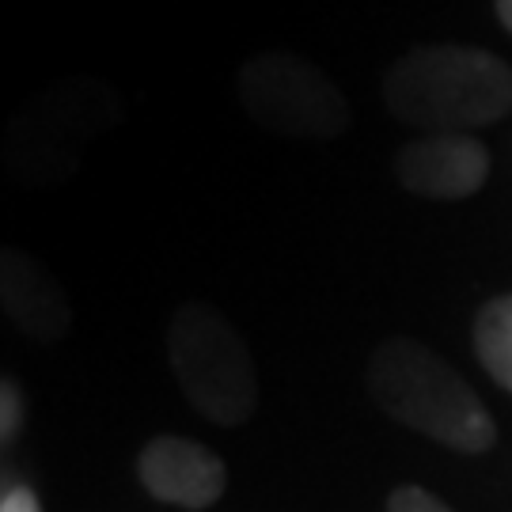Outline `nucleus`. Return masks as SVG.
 Here are the masks:
<instances>
[{"label": "nucleus", "mask_w": 512, "mask_h": 512, "mask_svg": "<svg viewBox=\"0 0 512 512\" xmlns=\"http://www.w3.org/2000/svg\"><path fill=\"white\" fill-rule=\"evenodd\" d=\"M167 365L198 414L239 429L258 410L255 357L239 330L209 304H179L167 323Z\"/></svg>", "instance_id": "3"}, {"label": "nucleus", "mask_w": 512, "mask_h": 512, "mask_svg": "<svg viewBox=\"0 0 512 512\" xmlns=\"http://www.w3.org/2000/svg\"><path fill=\"white\" fill-rule=\"evenodd\" d=\"M137 478L156 501L179 509H209L228 490L224 459L186 437L148 440L137 456Z\"/></svg>", "instance_id": "7"}, {"label": "nucleus", "mask_w": 512, "mask_h": 512, "mask_svg": "<svg viewBox=\"0 0 512 512\" xmlns=\"http://www.w3.org/2000/svg\"><path fill=\"white\" fill-rule=\"evenodd\" d=\"M365 384L384 414L444 448L482 456L497 440L494 414L444 357L414 338H387L368 357Z\"/></svg>", "instance_id": "2"}, {"label": "nucleus", "mask_w": 512, "mask_h": 512, "mask_svg": "<svg viewBox=\"0 0 512 512\" xmlns=\"http://www.w3.org/2000/svg\"><path fill=\"white\" fill-rule=\"evenodd\" d=\"M475 349L497 387L512 395V293L482 304L475 315Z\"/></svg>", "instance_id": "9"}, {"label": "nucleus", "mask_w": 512, "mask_h": 512, "mask_svg": "<svg viewBox=\"0 0 512 512\" xmlns=\"http://www.w3.org/2000/svg\"><path fill=\"white\" fill-rule=\"evenodd\" d=\"M0 512H42L38 497L27 486H12L8 494L0 497Z\"/></svg>", "instance_id": "12"}, {"label": "nucleus", "mask_w": 512, "mask_h": 512, "mask_svg": "<svg viewBox=\"0 0 512 512\" xmlns=\"http://www.w3.org/2000/svg\"><path fill=\"white\" fill-rule=\"evenodd\" d=\"M497 19L512 31V0H497Z\"/></svg>", "instance_id": "13"}, {"label": "nucleus", "mask_w": 512, "mask_h": 512, "mask_svg": "<svg viewBox=\"0 0 512 512\" xmlns=\"http://www.w3.org/2000/svg\"><path fill=\"white\" fill-rule=\"evenodd\" d=\"M0 437L4 444H12L19 437V429H23V395H19V384L12 380H4V391H0Z\"/></svg>", "instance_id": "11"}, {"label": "nucleus", "mask_w": 512, "mask_h": 512, "mask_svg": "<svg viewBox=\"0 0 512 512\" xmlns=\"http://www.w3.org/2000/svg\"><path fill=\"white\" fill-rule=\"evenodd\" d=\"M387 512H452L440 497H433L421 486H399L387 497Z\"/></svg>", "instance_id": "10"}, {"label": "nucleus", "mask_w": 512, "mask_h": 512, "mask_svg": "<svg viewBox=\"0 0 512 512\" xmlns=\"http://www.w3.org/2000/svg\"><path fill=\"white\" fill-rule=\"evenodd\" d=\"M395 179L414 198L459 202L490 179V152L471 133H421L395 152Z\"/></svg>", "instance_id": "6"}, {"label": "nucleus", "mask_w": 512, "mask_h": 512, "mask_svg": "<svg viewBox=\"0 0 512 512\" xmlns=\"http://www.w3.org/2000/svg\"><path fill=\"white\" fill-rule=\"evenodd\" d=\"M0 308L12 327L35 342H57L73 327V304L54 274L12 247L0 255Z\"/></svg>", "instance_id": "8"}, {"label": "nucleus", "mask_w": 512, "mask_h": 512, "mask_svg": "<svg viewBox=\"0 0 512 512\" xmlns=\"http://www.w3.org/2000/svg\"><path fill=\"white\" fill-rule=\"evenodd\" d=\"M395 122L421 133H471L512 114V65L478 46H414L384 73Z\"/></svg>", "instance_id": "1"}, {"label": "nucleus", "mask_w": 512, "mask_h": 512, "mask_svg": "<svg viewBox=\"0 0 512 512\" xmlns=\"http://www.w3.org/2000/svg\"><path fill=\"white\" fill-rule=\"evenodd\" d=\"M247 118L285 141H334L353 122L342 88L315 61L293 50L251 54L236 73Z\"/></svg>", "instance_id": "4"}, {"label": "nucleus", "mask_w": 512, "mask_h": 512, "mask_svg": "<svg viewBox=\"0 0 512 512\" xmlns=\"http://www.w3.org/2000/svg\"><path fill=\"white\" fill-rule=\"evenodd\" d=\"M122 118V99L99 76H65L35 92L12 114L8 145L27 152L35 145L61 148L110 129Z\"/></svg>", "instance_id": "5"}]
</instances>
